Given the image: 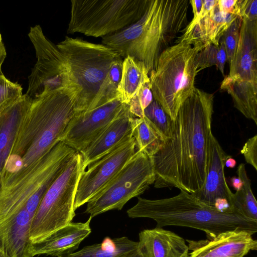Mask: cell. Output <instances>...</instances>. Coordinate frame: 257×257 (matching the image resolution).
I'll use <instances>...</instances> for the list:
<instances>
[{"label": "cell", "mask_w": 257, "mask_h": 257, "mask_svg": "<svg viewBox=\"0 0 257 257\" xmlns=\"http://www.w3.org/2000/svg\"><path fill=\"white\" fill-rule=\"evenodd\" d=\"M32 98L26 93L0 113V174Z\"/></svg>", "instance_id": "21"}, {"label": "cell", "mask_w": 257, "mask_h": 257, "mask_svg": "<svg viewBox=\"0 0 257 257\" xmlns=\"http://www.w3.org/2000/svg\"><path fill=\"white\" fill-rule=\"evenodd\" d=\"M227 156L212 134L209 163L204 185L199 191L192 193L208 206L214 207L215 201L219 198L227 200L232 206L233 193L227 184L224 173L225 161Z\"/></svg>", "instance_id": "16"}, {"label": "cell", "mask_w": 257, "mask_h": 257, "mask_svg": "<svg viewBox=\"0 0 257 257\" xmlns=\"http://www.w3.org/2000/svg\"><path fill=\"white\" fill-rule=\"evenodd\" d=\"M246 162L251 165L257 171V135L250 138L240 150Z\"/></svg>", "instance_id": "33"}, {"label": "cell", "mask_w": 257, "mask_h": 257, "mask_svg": "<svg viewBox=\"0 0 257 257\" xmlns=\"http://www.w3.org/2000/svg\"><path fill=\"white\" fill-rule=\"evenodd\" d=\"M2 36H1V34L0 33V43L2 42Z\"/></svg>", "instance_id": "43"}, {"label": "cell", "mask_w": 257, "mask_h": 257, "mask_svg": "<svg viewBox=\"0 0 257 257\" xmlns=\"http://www.w3.org/2000/svg\"><path fill=\"white\" fill-rule=\"evenodd\" d=\"M126 213L132 218L152 219L157 227L180 226L201 230L210 240L228 231L245 230L252 234L257 232V221L246 217L238 210L219 211L184 191L160 199L139 197L137 204Z\"/></svg>", "instance_id": "3"}, {"label": "cell", "mask_w": 257, "mask_h": 257, "mask_svg": "<svg viewBox=\"0 0 257 257\" xmlns=\"http://www.w3.org/2000/svg\"><path fill=\"white\" fill-rule=\"evenodd\" d=\"M155 181L151 158L137 150L118 173L87 202L85 212L92 218L121 210L132 198L143 194Z\"/></svg>", "instance_id": "10"}, {"label": "cell", "mask_w": 257, "mask_h": 257, "mask_svg": "<svg viewBox=\"0 0 257 257\" xmlns=\"http://www.w3.org/2000/svg\"><path fill=\"white\" fill-rule=\"evenodd\" d=\"M174 36L175 27L171 17L156 1L148 0L146 11L138 21L102 37V43L122 58L130 56L143 62L149 75Z\"/></svg>", "instance_id": "6"}, {"label": "cell", "mask_w": 257, "mask_h": 257, "mask_svg": "<svg viewBox=\"0 0 257 257\" xmlns=\"http://www.w3.org/2000/svg\"><path fill=\"white\" fill-rule=\"evenodd\" d=\"M190 4L193 9L194 17L191 21H195L198 17L202 9L203 0H191L189 1Z\"/></svg>", "instance_id": "37"}, {"label": "cell", "mask_w": 257, "mask_h": 257, "mask_svg": "<svg viewBox=\"0 0 257 257\" xmlns=\"http://www.w3.org/2000/svg\"><path fill=\"white\" fill-rule=\"evenodd\" d=\"M139 237L138 249L142 257H187L189 254L184 239L163 228L144 229Z\"/></svg>", "instance_id": "20"}, {"label": "cell", "mask_w": 257, "mask_h": 257, "mask_svg": "<svg viewBox=\"0 0 257 257\" xmlns=\"http://www.w3.org/2000/svg\"><path fill=\"white\" fill-rule=\"evenodd\" d=\"M150 82L149 72L145 64L127 56L123 60L122 73L117 89V97L128 104L142 86Z\"/></svg>", "instance_id": "23"}, {"label": "cell", "mask_w": 257, "mask_h": 257, "mask_svg": "<svg viewBox=\"0 0 257 257\" xmlns=\"http://www.w3.org/2000/svg\"><path fill=\"white\" fill-rule=\"evenodd\" d=\"M226 61V54L221 42L218 46L209 45L199 51L196 56L195 62L197 73L214 65L224 77V66Z\"/></svg>", "instance_id": "28"}, {"label": "cell", "mask_w": 257, "mask_h": 257, "mask_svg": "<svg viewBox=\"0 0 257 257\" xmlns=\"http://www.w3.org/2000/svg\"><path fill=\"white\" fill-rule=\"evenodd\" d=\"M245 230L228 231L212 239H187L189 257H243L257 249V241Z\"/></svg>", "instance_id": "14"}, {"label": "cell", "mask_w": 257, "mask_h": 257, "mask_svg": "<svg viewBox=\"0 0 257 257\" xmlns=\"http://www.w3.org/2000/svg\"><path fill=\"white\" fill-rule=\"evenodd\" d=\"M137 151L131 137L110 152L89 165L80 178L74 200V209L86 203L106 185L132 158Z\"/></svg>", "instance_id": "12"}, {"label": "cell", "mask_w": 257, "mask_h": 257, "mask_svg": "<svg viewBox=\"0 0 257 257\" xmlns=\"http://www.w3.org/2000/svg\"><path fill=\"white\" fill-rule=\"evenodd\" d=\"M214 95L196 87L173 120L172 137L151 157L154 187L193 193L203 186L210 157Z\"/></svg>", "instance_id": "1"}, {"label": "cell", "mask_w": 257, "mask_h": 257, "mask_svg": "<svg viewBox=\"0 0 257 257\" xmlns=\"http://www.w3.org/2000/svg\"><path fill=\"white\" fill-rule=\"evenodd\" d=\"M126 257H142L138 249H137Z\"/></svg>", "instance_id": "41"}, {"label": "cell", "mask_w": 257, "mask_h": 257, "mask_svg": "<svg viewBox=\"0 0 257 257\" xmlns=\"http://www.w3.org/2000/svg\"><path fill=\"white\" fill-rule=\"evenodd\" d=\"M122 63V58L119 57L110 67L104 93L105 102L117 98V89L121 79Z\"/></svg>", "instance_id": "32"}, {"label": "cell", "mask_w": 257, "mask_h": 257, "mask_svg": "<svg viewBox=\"0 0 257 257\" xmlns=\"http://www.w3.org/2000/svg\"><path fill=\"white\" fill-rule=\"evenodd\" d=\"M236 164V161L232 158L231 157L228 156L226 158L224 165L229 168H233L235 167Z\"/></svg>", "instance_id": "40"}, {"label": "cell", "mask_w": 257, "mask_h": 257, "mask_svg": "<svg viewBox=\"0 0 257 257\" xmlns=\"http://www.w3.org/2000/svg\"><path fill=\"white\" fill-rule=\"evenodd\" d=\"M153 99L150 82L144 84L128 104L131 114L135 117L143 118L144 110Z\"/></svg>", "instance_id": "30"}, {"label": "cell", "mask_w": 257, "mask_h": 257, "mask_svg": "<svg viewBox=\"0 0 257 257\" xmlns=\"http://www.w3.org/2000/svg\"><path fill=\"white\" fill-rule=\"evenodd\" d=\"M138 241L122 236L105 237L100 243L87 245L66 257H126L138 249Z\"/></svg>", "instance_id": "24"}, {"label": "cell", "mask_w": 257, "mask_h": 257, "mask_svg": "<svg viewBox=\"0 0 257 257\" xmlns=\"http://www.w3.org/2000/svg\"><path fill=\"white\" fill-rule=\"evenodd\" d=\"M91 219L90 216L85 222H71L43 241L31 243L29 251L30 256L47 255L66 257L74 252L91 233Z\"/></svg>", "instance_id": "15"}, {"label": "cell", "mask_w": 257, "mask_h": 257, "mask_svg": "<svg viewBox=\"0 0 257 257\" xmlns=\"http://www.w3.org/2000/svg\"><path fill=\"white\" fill-rule=\"evenodd\" d=\"M220 89L231 96L235 108L257 124V84L228 75L221 82Z\"/></svg>", "instance_id": "22"}, {"label": "cell", "mask_w": 257, "mask_h": 257, "mask_svg": "<svg viewBox=\"0 0 257 257\" xmlns=\"http://www.w3.org/2000/svg\"><path fill=\"white\" fill-rule=\"evenodd\" d=\"M75 152L60 141L30 175L0 193V248L13 252L29 243L33 217L25 208L28 200L46 183L55 180Z\"/></svg>", "instance_id": "4"}, {"label": "cell", "mask_w": 257, "mask_h": 257, "mask_svg": "<svg viewBox=\"0 0 257 257\" xmlns=\"http://www.w3.org/2000/svg\"><path fill=\"white\" fill-rule=\"evenodd\" d=\"M143 117L147 120L164 141L171 138L173 120L157 101L154 99L144 110Z\"/></svg>", "instance_id": "27"}, {"label": "cell", "mask_w": 257, "mask_h": 257, "mask_svg": "<svg viewBox=\"0 0 257 257\" xmlns=\"http://www.w3.org/2000/svg\"><path fill=\"white\" fill-rule=\"evenodd\" d=\"M86 170L81 154L76 152L53 181L33 218L30 240L41 242L72 222L74 200L80 178Z\"/></svg>", "instance_id": "8"}, {"label": "cell", "mask_w": 257, "mask_h": 257, "mask_svg": "<svg viewBox=\"0 0 257 257\" xmlns=\"http://www.w3.org/2000/svg\"><path fill=\"white\" fill-rule=\"evenodd\" d=\"M230 182L231 186L236 191L239 190L242 186V182L239 177H232L230 179Z\"/></svg>", "instance_id": "38"}, {"label": "cell", "mask_w": 257, "mask_h": 257, "mask_svg": "<svg viewBox=\"0 0 257 257\" xmlns=\"http://www.w3.org/2000/svg\"><path fill=\"white\" fill-rule=\"evenodd\" d=\"M126 105L116 98L88 111H75L64 130L60 141L76 152L81 153Z\"/></svg>", "instance_id": "13"}, {"label": "cell", "mask_w": 257, "mask_h": 257, "mask_svg": "<svg viewBox=\"0 0 257 257\" xmlns=\"http://www.w3.org/2000/svg\"><path fill=\"white\" fill-rule=\"evenodd\" d=\"M22 86L0 75V113L15 103L23 95Z\"/></svg>", "instance_id": "29"}, {"label": "cell", "mask_w": 257, "mask_h": 257, "mask_svg": "<svg viewBox=\"0 0 257 257\" xmlns=\"http://www.w3.org/2000/svg\"><path fill=\"white\" fill-rule=\"evenodd\" d=\"M200 51L191 45L177 43L162 52L155 69L149 73L154 99L173 120L195 88V59Z\"/></svg>", "instance_id": "7"}, {"label": "cell", "mask_w": 257, "mask_h": 257, "mask_svg": "<svg viewBox=\"0 0 257 257\" xmlns=\"http://www.w3.org/2000/svg\"><path fill=\"white\" fill-rule=\"evenodd\" d=\"M133 116L128 105L82 152L83 167L86 168L107 154L127 139L133 137Z\"/></svg>", "instance_id": "18"}, {"label": "cell", "mask_w": 257, "mask_h": 257, "mask_svg": "<svg viewBox=\"0 0 257 257\" xmlns=\"http://www.w3.org/2000/svg\"><path fill=\"white\" fill-rule=\"evenodd\" d=\"M132 136L137 150L150 158L161 149L165 142L145 117H134Z\"/></svg>", "instance_id": "25"}, {"label": "cell", "mask_w": 257, "mask_h": 257, "mask_svg": "<svg viewBox=\"0 0 257 257\" xmlns=\"http://www.w3.org/2000/svg\"><path fill=\"white\" fill-rule=\"evenodd\" d=\"M239 40L228 75L257 84V20L242 19Z\"/></svg>", "instance_id": "19"}, {"label": "cell", "mask_w": 257, "mask_h": 257, "mask_svg": "<svg viewBox=\"0 0 257 257\" xmlns=\"http://www.w3.org/2000/svg\"><path fill=\"white\" fill-rule=\"evenodd\" d=\"M237 174L242 182V186L239 190L233 193L232 206L246 217L257 221V202L252 192L250 180L244 164L239 165Z\"/></svg>", "instance_id": "26"}, {"label": "cell", "mask_w": 257, "mask_h": 257, "mask_svg": "<svg viewBox=\"0 0 257 257\" xmlns=\"http://www.w3.org/2000/svg\"><path fill=\"white\" fill-rule=\"evenodd\" d=\"M187 257H189V254H188V255Z\"/></svg>", "instance_id": "44"}, {"label": "cell", "mask_w": 257, "mask_h": 257, "mask_svg": "<svg viewBox=\"0 0 257 257\" xmlns=\"http://www.w3.org/2000/svg\"><path fill=\"white\" fill-rule=\"evenodd\" d=\"M0 257H11L4 250L0 248Z\"/></svg>", "instance_id": "42"}, {"label": "cell", "mask_w": 257, "mask_h": 257, "mask_svg": "<svg viewBox=\"0 0 257 257\" xmlns=\"http://www.w3.org/2000/svg\"><path fill=\"white\" fill-rule=\"evenodd\" d=\"M242 20L237 17L224 33L220 41L224 45L229 65L232 63L235 54Z\"/></svg>", "instance_id": "31"}, {"label": "cell", "mask_w": 257, "mask_h": 257, "mask_svg": "<svg viewBox=\"0 0 257 257\" xmlns=\"http://www.w3.org/2000/svg\"><path fill=\"white\" fill-rule=\"evenodd\" d=\"M218 0H203V5L200 13L197 19L194 21H191L187 26H192L197 21L204 18L217 5Z\"/></svg>", "instance_id": "36"}, {"label": "cell", "mask_w": 257, "mask_h": 257, "mask_svg": "<svg viewBox=\"0 0 257 257\" xmlns=\"http://www.w3.org/2000/svg\"><path fill=\"white\" fill-rule=\"evenodd\" d=\"M28 36L37 60L28 77L26 94L33 99L62 89H69L73 93L67 62L57 46L45 36L40 25L31 27Z\"/></svg>", "instance_id": "11"}, {"label": "cell", "mask_w": 257, "mask_h": 257, "mask_svg": "<svg viewBox=\"0 0 257 257\" xmlns=\"http://www.w3.org/2000/svg\"><path fill=\"white\" fill-rule=\"evenodd\" d=\"M73 94L69 89H62L32 99L6 162L14 181L32 172L60 141L75 112Z\"/></svg>", "instance_id": "2"}, {"label": "cell", "mask_w": 257, "mask_h": 257, "mask_svg": "<svg viewBox=\"0 0 257 257\" xmlns=\"http://www.w3.org/2000/svg\"><path fill=\"white\" fill-rule=\"evenodd\" d=\"M148 0H71L67 34L103 37L132 25L144 14Z\"/></svg>", "instance_id": "9"}, {"label": "cell", "mask_w": 257, "mask_h": 257, "mask_svg": "<svg viewBox=\"0 0 257 257\" xmlns=\"http://www.w3.org/2000/svg\"><path fill=\"white\" fill-rule=\"evenodd\" d=\"M217 5L221 12L237 16L238 0H218Z\"/></svg>", "instance_id": "35"}, {"label": "cell", "mask_w": 257, "mask_h": 257, "mask_svg": "<svg viewBox=\"0 0 257 257\" xmlns=\"http://www.w3.org/2000/svg\"><path fill=\"white\" fill-rule=\"evenodd\" d=\"M237 16L250 21L257 20V0H238Z\"/></svg>", "instance_id": "34"}, {"label": "cell", "mask_w": 257, "mask_h": 257, "mask_svg": "<svg viewBox=\"0 0 257 257\" xmlns=\"http://www.w3.org/2000/svg\"><path fill=\"white\" fill-rule=\"evenodd\" d=\"M237 17L220 11L217 4L204 18L192 26H187L176 43H184L200 50L210 44L218 46L223 34Z\"/></svg>", "instance_id": "17"}, {"label": "cell", "mask_w": 257, "mask_h": 257, "mask_svg": "<svg viewBox=\"0 0 257 257\" xmlns=\"http://www.w3.org/2000/svg\"><path fill=\"white\" fill-rule=\"evenodd\" d=\"M6 48L4 43L2 42L0 43V75L3 73L2 70V66L6 57Z\"/></svg>", "instance_id": "39"}, {"label": "cell", "mask_w": 257, "mask_h": 257, "mask_svg": "<svg viewBox=\"0 0 257 257\" xmlns=\"http://www.w3.org/2000/svg\"><path fill=\"white\" fill-rule=\"evenodd\" d=\"M56 46L67 63L75 111H88L106 103L109 71L120 56L106 45L79 38L65 36Z\"/></svg>", "instance_id": "5"}]
</instances>
